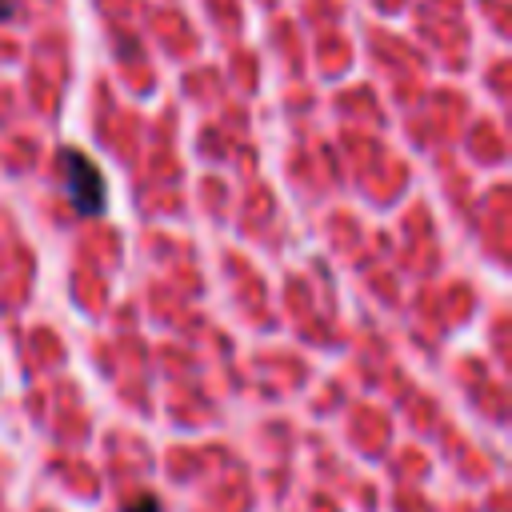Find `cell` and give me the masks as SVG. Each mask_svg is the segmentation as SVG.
<instances>
[{"label":"cell","instance_id":"6da1fadb","mask_svg":"<svg viewBox=\"0 0 512 512\" xmlns=\"http://www.w3.org/2000/svg\"><path fill=\"white\" fill-rule=\"evenodd\" d=\"M60 168H64V188H68L72 208L80 216H100L104 212V180H100L96 164L80 148H64Z\"/></svg>","mask_w":512,"mask_h":512},{"label":"cell","instance_id":"7a4b0ae2","mask_svg":"<svg viewBox=\"0 0 512 512\" xmlns=\"http://www.w3.org/2000/svg\"><path fill=\"white\" fill-rule=\"evenodd\" d=\"M124 512H160V504H156L152 496H144V500H136V504H128Z\"/></svg>","mask_w":512,"mask_h":512}]
</instances>
